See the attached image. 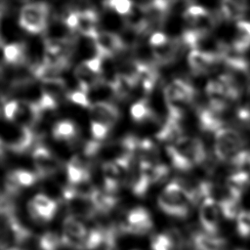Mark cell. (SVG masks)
I'll use <instances>...</instances> for the list:
<instances>
[{
  "instance_id": "cell-4",
  "label": "cell",
  "mask_w": 250,
  "mask_h": 250,
  "mask_svg": "<svg viewBox=\"0 0 250 250\" xmlns=\"http://www.w3.org/2000/svg\"><path fill=\"white\" fill-rule=\"evenodd\" d=\"M244 140L241 134L232 128H221L214 134V153L218 160L230 163L243 150Z\"/></svg>"
},
{
  "instance_id": "cell-22",
  "label": "cell",
  "mask_w": 250,
  "mask_h": 250,
  "mask_svg": "<svg viewBox=\"0 0 250 250\" xmlns=\"http://www.w3.org/2000/svg\"><path fill=\"white\" fill-rule=\"evenodd\" d=\"M173 239L170 234L159 233L156 234L151 240V250H172Z\"/></svg>"
},
{
  "instance_id": "cell-17",
  "label": "cell",
  "mask_w": 250,
  "mask_h": 250,
  "mask_svg": "<svg viewBox=\"0 0 250 250\" xmlns=\"http://www.w3.org/2000/svg\"><path fill=\"white\" fill-rule=\"evenodd\" d=\"M225 185L241 195L244 189L250 185V174L247 171L239 170L235 173L230 174L227 178Z\"/></svg>"
},
{
  "instance_id": "cell-15",
  "label": "cell",
  "mask_w": 250,
  "mask_h": 250,
  "mask_svg": "<svg viewBox=\"0 0 250 250\" xmlns=\"http://www.w3.org/2000/svg\"><path fill=\"white\" fill-rule=\"evenodd\" d=\"M247 11V5L241 1L226 0L220 3V12L227 21H241Z\"/></svg>"
},
{
  "instance_id": "cell-13",
  "label": "cell",
  "mask_w": 250,
  "mask_h": 250,
  "mask_svg": "<svg viewBox=\"0 0 250 250\" xmlns=\"http://www.w3.org/2000/svg\"><path fill=\"white\" fill-rule=\"evenodd\" d=\"M3 62L9 64L17 65L26 62L25 44L23 41L7 43L3 45Z\"/></svg>"
},
{
  "instance_id": "cell-21",
  "label": "cell",
  "mask_w": 250,
  "mask_h": 250,
  "mask_svg": "<svg viewBox=\"0 0 250 250\" xmlns=\"http://www.w3.org/2000/svg\"><path fill=\"white\" fill-rule=\"evenodd\" d=\"M133 2L131 1H126V0H119V1H105L103 3L104 8H108L116 12L118 15L122 16L123 18L126 17L132 7H133Z\"/></svg>"
},
{
  "instance_id": "cell-3",
  "label": "cell",
  "mask_w": 250,
  "mask_h": 250,
  "mask_svg": "<svg viewBox=\"0 0 250 250\" xmlns=\"http://www.w3.org/2000/svg\"><path fill=\"white\" fill-rule=\"evenodd\" d=\"M51 6L45 2L24 3L20 10L19 25L30 34L36 35L44 32L48 25Z\"/></svg>"
},
{
  "instance_id": "cell-1",
  "label": "cell",
  "mask_w": 250,
  "mask_h": 250,
  "mask_svg": "<svg viewBox=\"0 0 250 250\" xmlns=\"http://www.w3.org/2000/svg\"><path fill=\"white\" fill-rule=\"evenodd\" d=\"M157 202L163 212L177 218H186L189 213L190 206L193 205L188 191L176 180L162 189Z\"/></svg>"
},
{
  "instance_id": "cell-2",
  "label": "cell",
  "mask_w": 250,
  "mask_h": 250,
  "mask_svg": "<svg viewBox=\"0 0 250 250\" xmlns=\"http://www.w3.org/2000/svg\"><path fill=\"white\" fill-rule=\"evenodd\" d=\"M0 139L2 149L16 154L24 153L35 142L33 133L29 128L5 118H2Z\"/></svg>"
},
{
  "instance_id": "cell-23",
  "label": "cell",
  "mask_w": 250,
  "mask_h": 250,
  "mask_svg": "<svg viewBox=\"0 0 250 250\" xmlns=\"http://www.w3.org/2000/svg\"><path fill=\"white\" fill-rule=\"evenodd\" d=\"M237 231L243 237L250 236V211H240L236 218Z\"/></svg>"
},
{
  "instance_id": "cell-24",
  "label": "cell",
  "mask_w": 250,
  "mask_h": 250,
  "mask_svg": "<svg viewBox=\"0 0 250 250\" xmlns=\"http://www.w3.org/2000/svg\"><path fill=\"white\" fill-rule=\"evenodd\" d=\"M67 101L70 102L71 104L78 105L83 108H90L91 107V103L88 98V95L80 90L73 91L68 94L67 96Z\"/></svg>"
},
{
  "instance_id": "cell-12",
  "label": "cell",
  "mask_w": 250,
  "mask_h": 250,
  "mask_svg": "<svg viewBox=\"0 0 250 250\" xmlns=\"http://www.w3.org/2000/svg\"><path fill=\"white\" fill-rule=\"evenodd\" d=\"M52 137L56 141L70 142L76 138L80 132L76 123L70 119L59 120L55 123L52 129Z\"/></svg>"
},
{
  "instance_id": "cell-7",
  "label": "cell",
  "mask_w": 250,
  "mask_h": 250,
  "mask_svg": "<svg viewBox=\"0 0 250 250\" xmlns=\"http://www.w3.org/2000/svg\"><path fill=\"white\" fill-rule=\"evenodd\" d=\"M58 210V201L45 193L35 194L27 203V212L37 222L51 221Z\"/></svg>"
},
{
  "instance_id": "cell-27",
  "label": "cell",
  "mask_w": 250,
  "mask_h": 250,
  "mask_svg": "<svg viewBox=\"0 0 250 250\" xmlns=\"http://www.w3.org/2000/svg\"><path fill=\"white\" fill-rule=\"evenodd\" d=\"M6 250H21V249L17 248V247H12V248H8V249H6Z\"/></svg>"
},
{
  "instance_id": "cell-14",
  "label": "cell",
  "mask_w": 250,
  "mask_h": 250,
  "mask_svg": "<svg viewBox=\"0 0 250 250\" xmlns=\"http://www.w3.org/2000/svg\"><path fill=\"white\" fill-rule=\"evenodd\" d=\"M104 12L100 16V24L104 31L120 33L126 26L125 20L111 9L104 8Z\"/></svg>"
},
{
  "instance_id": "cell-20",
  "label": "cell",
  "mask_w": 250,
  "mask_h": 250,
  "mask_svg": "<svg viewBox=\"0 0 250 250\" xmlns=\"http://www.w3.org/2000/svg\"><path fill=\"white\" fill-rule=\"evenodd\" d=\"M62 244V236H59L53 231H47L39 238V247L41 250H58Z\"/></svg>"
},
{
  "instance_id": "cell-6",
  "label": "cell",
  "mask_w": 250,
  "mask_h": 250,
  "mask_svg": "<svg viewBox=\"0 0 250 250\" xmlns=\"http://www.w3.org/2000/svg\"><path fill=\"white\" fill-rule=\"evenodd\" d=\"M32 162L35 172L40 180L52 177L55 173L64 167L62 161L43 145H39L33 149Z\"/></svg>"
},
{
  "instance_id": "cell-19",
  "label": "cell",
  "mask_w": 250,
  "mask_h": 250,
  "mask_svg": "<svg viewBox=\"0 0 250 250\" xmlns=\"http://www.w3.org/2000/svg\"><path fill=\"white\" fill-rule=\"evenodd\" d=\"M15 180L21 188H30L32 187L38 180H40L39 176L36 172L25 169H14L11 170Z\"/></svg>"
},
{
  "instance_id": "cell-8",
  "label": "cell",
  "mask_w": 250,
  "mask_h": 250,
  "mask_svg": "<svg viewBox=\"0 0 250 250\" xmlns=\"http://www.w3.org/2000/svg\"><path fill=\"white\" fill-rule=\"evenodd\" d=\"M153 223L149 212L144 207H135L127 214L126 221L121 229L133 234H146L152 229Z\"/></svg>"
},
{
  "instance_id": "cell-26",
  "label": "cell",
  "mask_w": 250,
  "mask_h": 250,
  "mask_svg": "<svg viewBox=\"0 0 250 250\" xmlns=\"http://www.w3.org/2000/svg\"><path fill=\"white\" fill-rule=\"evenodd\" d=\"M237 31H240L248 36H250V21H239L236 23Z\"/></svg>"
},
{
  "instance_id": "cell-5",
  "label": "cell",
  "mask_w": 250,
  "mask_h": 250,
  "mask_svg": "<svg viewBox=\"0 0 250 250\" xmlns=\"http://www.w3.org/2000/svg\"><path fill=\"white\" fill-rule=\"evenodd\" d=\"M89 229L83 222L73 216H67L62 223V244L75 250H86Z\"/></svg>"
},
{
  "instance_id": "cell-18",
  "label": "cell",
  "mask_w": 250,
  "mask_h": 250,
  "mask_svg": "<svg viewBox=\"0 0 250 250\" xmlns=\"http://www.w3.org/2000/svg\"><path fill=\"white\" fill-rule=\"evenodd\" d=\"M130 114L132 119L139 124L148 118H154L146 103V99L135 102L130 108Z\"/></svg>"
},
{
  "instance_id": "cell-11",
  "label": "cell",
  "mask_w": 250,
  "mask_h": 250,
  "mask_svg": "<svg viewBox=\"0 0 250 250\" xmlns=\"http://www.w3.org/2000/svg\"><path fill=\"white\" fill-rule=\"evenodd\" d=\"M95 43L100 57H115L125 50L119 34L101 30L98 32Z\"/></svg>"
},
{
  "instance_id": "cell-9",
  "label": "cell",
  "mask_w": 250,
  "mask_h": 250,
  "mask_svg": "<svg viewBox=\"0 0 250 250\" xmlns=\"http://www.w3.org/2000/svg\"><path fill=\"white\" fill-rule=\"evenodd\" d=\"M120 117L118 107L110 102L93 104L89 109L90 121L103 124L110 130L117 124Z\"/></svg>"
},
{
  "instance_id": "cell-10",
  "label": "cell",
  "mask_w": 250,
  "mask_h": 250,
  "mask_svg": "<svg viewBox=\"0 0 250 250\" xmlns=\"http://www.w3.org/2000/svg\"><path fill=\"white\" fill-rule=\"evenodd\" d=\"M221 214L222 212L218 202L209 197L204 198L199 209V220L207 233L216 235L215 233L218 231Z\"/></svg>"
},
{
  "instance_id": "cell-16",
  "label": "cell",
  "mask_w": 250,
  "mask_h": 250,
  "mask_svg": "<svg viewBox=\"0 0 250 250\" xmlns=\"http://www.w3.org/2000/svg\"><path fill=\"white\" fill-rule=\"evenodd\" d=\"M225 244L222 238L209 233H196L193 236V245L196 250H221Z\"/></svg>"
},
{
  "instance_id": "cell-25",
  "label": "cell",
  "mask_w": 250,
  "mask_h": 250,
  "mask_svg": "<svg viewBox=\"0 0 250 250\" xmlns=\"http://www.w3.org/2000/svg\"><path fill=\"white\" fill-rule=\"evenodd\" d=\"M109 131L110 129L107 128L106 126L100 124L98 122L90 121V133L92 139H94L95 141L102 143V141H104L107 137Z\"/></svg>"
}]
</instances>
